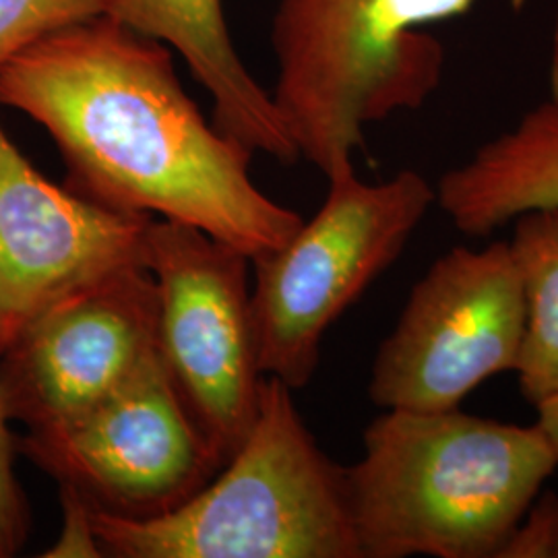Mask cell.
<instances>
[{"instance_id": "cell-15", "label": "cell", "mask_w": 558, "mask_h": 558, "mask_svg": "<svg viewBox=\"0 0 558 558\" xmlns=\"http://www.w3.org/2000/svg\"><path fill=\"white\" fill-rule=\"evenodd\" d=\"M15 439L0 401V558L17 557L27 546L34 525L32 505L15 472Z\"/></svg>"}, {"instance_id": "cell-11", "label": "cell", "mask_w": 558, "mask_h": 558, "mask_svg": "<svg viewBox=\"0 0 558 558\" xmlns=\"http://www.w3.org/2000/svg\"><path fill=\"white\" fill-rule=\"evenodd\" d=\"M108 17L179 50L214 98V126L253 154L296 163L299 147L269 96L236 54L221 0H110Z\"/></svg>"}, {"instance_id": "cell-2", "label": "cell", "mask_w": 558, "mask_h": 558, "mask_svg": "<svg viewBox=\"0 0 558 558\" xmlns=\"http://www.w3.org/2000/svg\"><path fill=\"white\" fill-rule=\"evenodd\" d=\"M345 468L360 558H502L558 468L538 424L385 410Z\"/></svg>"}, {"instance_id": "cell-6", "label": "cell", "mask_w": 558, "mask_h": 558, "mask_svg": "<svg viewBox=\"0 0 558 558\" xmlns=\"http://www.w3.org/2000/svg\"><path fill=\"white\" fill-rule=\"evenodd\" d=\"M251 257L182 221L154 218L145 269L158 292V354L186 412L226 463L259 414Z\"/></svg>"}, {"instance_id": "cell-5", "label": "cell", "mask_w": 558, "mask_h": 558, "mask_svg": "<svg viewBox=\"0 0 558 558\" xmlns=\"http://www.w3.org/2000/svg\"><path fill=\"white\" fill-rule=\"evenodd\" d=\"M319 211L294 236L251 259L253 331L260 373L304 389L339 317L401 257L437 203L416 170L368 184L345 163L329 177Z\"/></svg>"}, {"instance_id": "cell-16", "label": "cell", "mask_w": 558, "mask_h": 558, "mask_svg": "<svg viewBox=\"0 0 558 558\" xmlns=\"http://www.w3.org/2000/svg\"><path fill=\"white\" fill-rule=\"evenodd\" d=\"M502 558H558V497L539 495Z\"/></svg>"}, {"instance_id": "cell-17", "label": "cell", "mask_w": 558, "mask_h": 558, "mask_svg": "<svg viewBox=\"0 0 558 558\" xmlns=\"http://www.w3.org/2000/svg\"><path fill=\"white\" fill-rule=\"evenodd\" d=\"M60 509H62V527L60 536L44 557H104L100 542L96 538L92 509L71 490L59 488Z\"/></svg>"}, {"instance_id": "cell-1", "label": "cell", "mask_w": 558, "mask_h": 558, "mask_svg": "<svg viewBox=\"0 0 558 558\" xmlns=\"http://www.w3.org/2000/svg\"><path fill=\"white\" fill-rule=\"evenodd\" d=\"M0 106L46 129L85 199L195 226L251 259L304 221L251 180L253 151L203 119L168 46L108 15L7 60Z\"/></svg>"}, {"instance_id": "cell-4", "label": "cell", "mask_w": 558, "mask_h": 558, "mask_svg": "<svg viewBox=\"0 0 558 558\" xmlns=\"http://www.w3.org/2000/svg\"><path fill=\"white\" fill-rule=\"evenodd\" d=\"M474 0H281L271 41L274 100L300 158L325 177L364 145V129L418 110L445 71L426 25L468 13Z\"/></svg>"}, {"instance_id": "cell-12", "label": "cell", "mask_w": 558, "mask_h": 558, "mask_svg": "<svg viewBox=\"0 0 558 558\" xmlns=\"http://www.w3.org/2000/svg\"><path fill=\"white\" fill-rule=\"evenodd\" d=\"M437 205L470 239H484L519 214L558 205V87L470 160L440 174Z\"/></svg>"}, {"instance_id": "cell-13", "label": "cell", "mask_w": 558, "mask_h": 558, "mask_svg": "<svg viewBox=\"0 0 558 558\" xmlns=\"http://www.w3.org/2000/svg\"><path fill=\"white\" fill-rule=\"evenodd\" d=\"M509 242L525 294V336L519 391L538 408L558 396V205L536 207L511 221Z\"/></svg>"}, {"instance_id": "cell-8", "label": "cell", "mask_w": 558, "mask_h": 558, "mask_svg": "<svg viewBox=\"0 0 558 558\" xmlns=\"http://www.w3.org/2000/svg\"><path fill=\"white\" fill-rule=\"evenodd\" d=\"M15 445L17 456L92 511L124 519L174 511L223 465L160 356L110 398L80 416L29 428Z\"/></svg>"}, {"instance_id": "cell-3", "label": "cell", "mask_w": 558, "mask_h": 558, "mask_svg": "<svg viewBox=\"0 0 558 558\" xmlns=\"http://www.w3.org/2000/svg\"><path fill=\"white\" fill-rule=\"evenodd\" d=\"M92 523L104 557L360 558L345 468L267 375L248 437L199 493L160 518L92 511Z\"/></svg>"}, {"instance_id": "cell-18", "label": "cell", "mask_w": 558, "mask_h": 558, "mask_svg": "<svg viewBox=\"0 0 558 558\" xmlns=\"http://www.w3.org/2000/svg\"><path fill=\"white\" fill-rule=\"evenodd\" d=\"M536 412H538L536 424L542 428V433L548 437V440L553 442V447L558 453V396L539 403Z\"/></svg>"}, {"instance_id": "cell-14", "label": "cell", "mask_w": 558, "mask_h": 558, "mask_svg": "<svg viewBox=\"0 0 558 558\" xmlns=\"http://www.w3.org/2000/svg\"><path fill=\"white\" fill-rule=\"evenodd\" d=\"M110 0H0V66L32 44L108 13Z\"/></svg>"}, {"instance_id": "cell-10", "label": "cell", "mask_w": 558, "mask_h": 558, "mask_svg": "<svg viewBox=\"0 0 558 558\" xmlns=\"http://www.w3.org/2000/svg\"><path fill=\"white\" fill-rule=\"evenodd\" d=\"M151 220L46 179L0 122V354L62 300L145 267Z\"/></svg>"}, {"instance_id": "cell-9", "label": "cell", "mask_w": 558, "mask_h": 558, "mask_svg": "<svg viewBox=\"0 0 558 558\" xmlns=\"http://www.w3.org/2000/svg\"><path fill=\"white\" fill-rule=\"evenodd\" d=\"M158 356L156 281L145 267L120 269L52 306L0 354L4 416L25 430L80 416Z\"/></svg>"}, {"instance_id": "cell-7", "label": "cell", "mask_w": 558, "mask_h": 558, "mask_svg": "<svg viewBox=\"0 0 558 558\" xmlns=\"http://www.w3.org/2000/svg\"><path fill=\"white\" fill-rule=\"evenodd\" d=\"M525 294L507 240L453 246L414 283L380 341L368 396L380 410L447 412L484 380L515 373Z\"/></svg>"}]
</instances>
